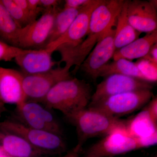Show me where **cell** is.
<instances>
[{"label": "cell", "mask_w": 157, "mask_h": 157, "mask_svg": "<svg viewBox=\"0 0 157 157\" xmlns=\"http://www.w3.org/2000/svg\"><path fill=\"white\" fill-rule=\"evenodd\" d=\"M90 0H66L63 8L65 9H79L89 2Z\"/></svg>", "instance_id": "83f0119b"}, {"label": "cell", "mask_w": 157, "mask_h": 157, "mask_svg": "<svg viewBox=\"0 0 157 157\" xmlns=\"http://www.w3.org/2000/svg\"><path fill=\"white\" fill-rule=\"evenodd\" d=\"M76 127L77 152L90 138L104 136L115 130L126 129L128 121L113 117L98 109L87 107L69 119Z\"/></svg>", "instance_id": "7a4b0ae2"}, {"label": "cell", "mask_w": 157, "mask_h": 157, "mask_svg": "<svg viewBox=\"0 0 157 157\" xmlns=\"http://www.w3.org/2000/svg\"><path fill=\"white\" fill-rule=\"evenodd\" d=\"M0 146L4 154L10 157H41L46 154L22 137L6 132L0 133Z\"/></svg>", "instance_id": "2e32d148"}, {"label": "cell", "mask_w": 157, "mask_h": 157, "mask_svg": "<svg viewBox=\"0 0 157 157\" xmlns=\"http://www.w3.org/2000/svg\"><path fill=\"white\" fill-rule=\"evenodd\" d=\"M3 154H4V152H3L2 150V147L0 146V155Z\"/></svg>", "instance_id": "d6a6232c"}, {"label": "cell", "mask_w": 157, "mask_h": 157, "mask_svg": "<svg viewBox=\"0 0 157 157\" xmlns=\"http://www.w3.org/2000/svg\"><path fill=\"white\" fill-rule=\"evenodd\" d=\"M126 130L136 139H142L157 134V124L152 120L146 108L127 122Z\"/></svg>", "instance_id": "ac0fdd59"}, {"label": "cell", "mask_w": 157, "mask_h": 157, "mask_svg": "<svg viewBox=\"0 0 157 157\" xmlns=\"http://www.w3.org/2000/svg\"><path fill=\"white\" fill-rule=\"evenodd\" d=\"M24 75L14 69L0 67V101L19 106L27 101L23 88Z\"/></svg>", "instance_id": "5bb4252c"}, {"label": "cell", "mask_w": 157, "mask_h": 157, "mask_svg": "<svg viewBox=\"0 0 157 157\" xmlns=\"http://www.w3.org/2000/svg\"><path fill=\"white\" fill-rule=\"evenodd\" d=\"M82 8L76 9L63 8L58 11L55 17L47 45L58 39L67 31Z\"/></svg>", "instance_id": "44dd1931"}, {"label": "cell", "mask_w": 157, "mask_h": 157, "mask_svg": "<svg viewBox=\"0 0 157 157\" xmlns=\"http://www.w3.org/2000/svg\"><path fill=\"white\" fill-rule=\"evenodd\" d=\"M145 108L155 123L157 124V98L154 96L145 105Z\"/></svg>", "instance_id": "4316f807"}, {"label": "cell", "mask_w": 157, "mask_h": 157, "mask_svg": "<svg viewBox=\"0 0 157 157\" xmlns=\"http://www.w3.org/2000/svg\"><path fill=\"white\" fill-rule=\"evenodd\" d=\"M29 15L32 22L36 20L40 12H43L40 6V0H27Z\"/></svg>", "instance_id": "484cf974"}, {"label": "cell", "mask_w": 157, "mask_h": 157, "mask_svg": "<svg viewBox=\"0 0 157 157\" xmlns=\"http://www.w3.org/2000/svg\"><path fill=\"white\" fill-rule=\"evenodd\" d=\"M135 63L146 81L151 83L157 81V63L144 58L139 59Z\"/></svg>", "instance_id": "cb8c5ba5"}, {"label": "cell", "mask_w": 157, "mask_h": 157, "mask_svg": "<svg viewBox=\"0 0 157 157\" xmlns=\"http://www.w3.org/2000/svg\"><path fill=\"white\" fill-rule=\"evenodd\" d=\"M102 2V0H90L80 9L67 31L45 48L54 52L59 47H75L80 44L87 36L92 13Z\"/></svg>", "instance_id": "30bf717a"}, {"label": "cell", "mask_w": 157, "mask_h": 157, "mask_svg": "<svg viewBox=\"0 0 157 157\" xmlns=\"http://www.w3.org/2000/svg\"><path fill=\"white\" fill-rule=\"evenodd\" d=\"M0 157H10L9 156L7 155L6 154H3L2 155H0Z\"/></svg>", "instance_id": "836d02e7"}, {"label": "cell", "mask_w": 157, "mask_h": 157, "mask_svg": "<svg viewBox=\"0 0 157 157\" xmlns=\"http://www.w3.org/2000/svg\"><path fill=\"white\" fill-rule=\"evenodd\" d=\"M46 10L39 19L21 28L18 39V48L25 50L44 49L47 45L55 17L60 10Z\"/></svg>", "instance_id": "52a82bcc"}, {"label": "cell", "mask_w": 157, "mask_h": 157, "mask_svg": "<svg viewBox=\"0 0 157 157\" xmlns=\"http://www.w3.org/2000/svg\"><path fill=\"white\" fill-rule=\"evenodd\" d=\"M5 110V107H4V104H3L1 101H0V114H1L3 111Z\"/></svg>", "instance_id": "1f68e13d"}, {"label": "cell", "mask_w": 157, "mask_h": 157, "mask_svg": "<svg viewBox=\"0 0 157 157\" xmlns=\"http://www.w3.org/2000/svg\"><path fill=\"white\" fill-rule=\"evenodd\" d=\"M73 156L72 155H70V156H67V157H73Z\"/></svg>", "instance_id": "e575fe53"}, {"label": "cell", "mask_w": 157, "mask_h": 157, "mask_svg": "<svg viewBox=\"0 0 157 157\" xmlns=\"http://www.w3.org/2000/svg\"><path fill=\"white\" fill-rule=\"evenodd\" d=\"M28 50L14 47L0 40V61H11Z\"/></svg>", "instance_id": "d4e9b609"}, {"label": "cell", "mask_w": 157, "mask_h": 157, "mask_svg": "<svg viewBox=\"0 0 157 157\" xmlns=\"http://www.w3.org/2000/svg\"><path fill=\"white\" fill-rule=\"evenodd\" d=\"M157 6L153 1L127 0V14L129 22L141 33L157 30Z\"/></svg>", "instance_id": "4fadbf2b"}, {"label": "cell", "mask_w": 157, "mask_h": 157, "mask_svg": "<svg viewBox=\"0 0 157 157\" xmlns=\"http://www.w3.org/2000/svg\"><path fill=\"white\" fill-rule=\"evenodd\" d=\"M143 58L157 63V43L151 47L148 54Z\"/></svg>", "instance_id": "f546056e"}, {"label": "cell", "mask_w": 157, "mask_h": 157, "mask_svg": "<svg viewBox=\"0 0 157 157\" xmlns=\"http://www.w3.org/2000/svg\"><path fill=\"white\" fill-rule=\"evenodd\" d=\"M115 74L131 76L146 81L135 63L126 59H119L107 64L101 70L100 77L105 78Z\"/></svg>", "instance_id": "7402d4cb"}, {"label": "cell", "mask_w": 157, "mask_h": 157, "mask_svg": "<svg viewBox=\"0 0 157 157\" xmlns=\"http://www.w3.org/2000/svg\"><path fill=\"white\" fill-rule=\"evenodd\" d=\"M48 109L39 102L26 101L16 107L17 121L33 128L63 136L60 124Z\"/></svg>", "instance_id": "ba28073f"}, {"label": "cell", "mask_w": 157, "mask_h": 157, "mask_svg": "<svg viewBox=\"0 0 157 157\" xmlns=\"http://www.w3.org/2000/svg\"><path fill=\"white\" fill-rule=\"evenodd\" d=\"M14 2L17 5L20 9H22L23 11H24L27 15L28 16L29 18L31 21L30 17L29 15V7L28 3L27 0H13Z\"/></svg>", "instance_id": "4dcf8cb0"}, {"label": "cell", "mask_w": 157, "mask_h": 157, "mask_svg": "<svg viewBox=\"0 0 157 157\" xmlns=\"http://www.w3.org/2000/svg\"><path fill=\"white\" fill-rule=\"evenodd\" d=\"M116 29L114 35L116 49H119L139 38L140 33L137 32L130 24L127 17V0L118 16Z\"/></svg>", "instance_id": "d6986e66"}, {"label": "cell", "mask_w": 157, "mask_h": 157, "mask_svg": "<svg viewBox=\"0 0 157 157\" xmlns=\"http://www.w3.org/2000/svg\"><path fill=\"white\" fill-rule=\"evenodd\" d=\"M153 96L150 90L128 92L110 96L87 107L119 118L145 106Z\"/></svg>", "instance_id": "5b68a950"}, {"label": "cell", "mask_w": 157, "mask_h": 157, "mask_svg": "<svg viewBox=\"0 0 157 157\" xmlns=\"http://www.w3.org/2000/svg\"><path fill=\"white\" fill-rule=\"evenodd\" d=\"M92 95L88 83L72 77L56 85L41 102L48 109L60 111L69 120L87 108Z\"/></svg>", "instance_id": "6da1fadb"}, {"label": "cell", "mask_w": 157, "mask_h": 157, "mask_svg": "<svg viewBox=\"0 0 157 157\" xmlns=\"http://www.w3.org/2000/svg\"><path fill=\"white\" fill-rule=\"evenodd\" d=\"M62 2L58 0H40V6L43 12L49 9H58Z\"/></svg>", "instance_id": "f1b7e54d"}, {"label": "cell", "mask_w": 157, "mask_h": 157, "mask_svg": "<svg viewBox=\"0 0 157 157\" xmlns=\"http://www.w3.org/2000/svg\"><path fill=\"white\" fill-rule=\"evenodd\" d=\"M157 43V30L146 33L122 48L116 50L113 60L121 59L131 60L143 58L148 54L151 47Z\"/></svg>", "instance_id": "e0dca14e"}, {"label": "cell", "mask_w": 157, "mask_h": 157, "mask_svg": "<svg viewBox=\"0 0 157 157\" xmlns=\"http://www.w3.org/2000/svg\"><path fill=\"white\" fill-rule=\"evenodd\" d=\"M72 66L53 68L44 73L24 75L23 88L27 101L41 102L52 89L60 82L72 78Z\"/></svg>", "instance_id": "8992f818"}, {"label": "cell", "mask_w": 157, "mask_h": 157, "mask_svg": "<svg viewBox=\"0 0 157 157\" xmlns=\"http://www.w3.org/2000/svg\"><path fill=\"white\" fill-rule=\"evenodd\" d=\"M20 28L0 0V40L18 48Z\"/></svg>", "instance_id": "ffe728a7"}, {"label": "cell", "mask_w": 157, "mask_h": 157, "mask_svg": "<svg viewBox=\"0 0 157 157\" xmlns=\"http://www.w3.org/2000/svg\"><path fill=\"white\" fill-rule=\"evenodd\" d=\"M52 53L46 48L29 50L17 56L14 60L24 75H33L53 69L57 63L52 59Z\"/></svg>", "instance_id": "9a60e30c"}, {"label": "cell", "mask_w": 157, "mask_h": 157, "mask_svg": "<svg viewBox=\"0 0 157 157\" xmlns=\"http://www.w3.org/2000/svg\"><path fill=\"white\" fill-rule=\"evenodd\" d=\"M115 29H110L97 42L80 68L82 71L93 80L100 77L101 70L113 57L116 49L114 45Z\"/></svg>", "instance_id": "8fae6325"}, {"label": "cell", "mask_w": 157, "mask_h": 157, "mask_svg": "<svg viewBox=\"0 0 157 157\" xmlns=\"http://www.w3.org/2000/svg\"><path fill=\"white\" fill-rule=\"evenodd\" d=\"M152 83L121 74L109 75L97 86L95 91L92 94L88 106L118 94L140 90H151L153 88Z\"/></svg>", "instance_id": "9c48e42d"}, {"label": "cell", "mask_w": 157, "mask_h": 157, "mask_svg": "<svg viewBox=\"0 0 157 157\" xmlns=\"http://www.w3.org/2000/svg\"><path fill=\"white\" fill-rule=\"evenodd\" d=\"M137 140L126 129L115 130L91 147L87 157H103L126 153L139 149Z\"/></svg>", "instance_id": "7c38bea8"}, {"label": "cell", "mask_w": 157, "mask_h": 157, "mask_svg": "<svg viewBox=\"0 0 157 157\" xmlns=\"http://www.w3.org/2000/svg\"><path fill=\"white\" fill-rule=\"evenodd\" d=\"M1 2L20 28H23L31 23L28 16L14 2L13 0H1Z\"/></svg>", "instance_id": "603a6c76"}, {"label": "cell", "mask_w": 157, "mask_h": 157, "mask_svg": "<svg viewBox=\"0 0 157 157\" xmlns=\"http://www.w3.org/2000/svg\"><path fill=\"white\" fill-rule=\"evenodd\" d=\"M124 1L102 0L94 9L91 15L87 36L75 48V53L79 58H86L99 39L115 25Z\"/></svg>", "instance_id": "3957f363"}, {"label": "cell", "mask_w": 157, "mask_h": 157, "mask_svg": "<svg viewBox=\"0 0 157 157\" xmlns=\"http://www.w3.org/2000/svg\"><path fill=\"white\" fill-rule=\"evenodd\" d=\"M0 131L22 137L35 148L46 154L57 153L66 149V144L62 135L33 128L18 121L1 122Z\"/></svg>", "instance_id": "277c9868"}]
</instances>
